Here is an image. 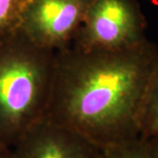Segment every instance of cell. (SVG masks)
<instances>
[{
	"mask_svg": "<svg viewBox=\"0 0 158 158\" xmlns=\"http://www.w3.org/2000/svg\"><path fill=\"white\" fill-rule=\"evenodd\" d=\"M147 21L135 0H90L70 47L81 51H113L145 41Z\"/></svg>",
	"mask_w": 158,
	"mask_h": 158,
	"instance_id": "3957f363",
	"label": "cell"
},
{
	"mask_svg": "<svg viewBox=\"0 0 158 158\" xmlns=\"http://www.w3.org/2000/svg\"><path fill=\"white\" fill-rule=\"evenodd\" d=\"M148 148L151 158H158V135L146 139Z\"/></svg>",
	"mask_w": 158,
	"mask_h": 158,
	"instance_id": "9c48e42d",
	"label": "cell"
},
{
	"mask_svg": "<svg viewBox=\"0 0 158 158\" xmlns=\"http://www.w3.org/2000/svg\"><path fill=\"white\" fill-rule=\"evenodd\" d=\"M100 158H151L147 141L141 137L102 148Z\"/></svg>",
	"mask_w": 158,
	"mask_h": 158,
	"instance_id": "ba28073f",
	"label": "cell"
},
{
	"mask_svg": "<svg viewBox=\"0 0 158 158\" xmlns=\"http://www.w3.org/2000/svg\"><path fill=\"white\" fill-rule=\"evenodd\" d=\"M157 68L158 48L148 40L119 50L58 51L46 117L101 148L138 138Z\"/></svg>",
	"mask_w": 158,
	"mask_h": 158,
	"instance_id": "6da1fadb",
	"label": "cell"
},
{
	"mask_svg": "<svg viewBox=\"0 0 158 158\" xmlns=\"http://www.w3.org/2000/svg\"><path fill=\"white\" fill-rule=\"evenodd\" d=\"M0 158H15L10 147L0 144Z\"/></svg>",
	"mask_w": 158,
	"mask_h": 158,
	"instance_id": "30bf717a",
	"label": "cell"
},
{
	"mask_svg": "<svg viewBox=\"0 0 158 158\" xmlns=\"http://www.w3.org/2000/svg\"><path fill=\"white\" fill-rule=\"evenodd\" d=\"M30 0H0V44L19 31L23 11Z\"/></svg>",
	"mask_w": 158,
	"mask_h": 158,
	"instance_id": "52a82bcc",
	"label": "cell"
},
{
	"mask_svg": "<svg viewBox=\"0 0 158 158\" xmlns=\"http://www.w3.org/2000/svg\"><path fill=\"white\" fill-rule=\"evenodd\" d=\"M90 0H30L19 32L40 48L58 52L70 47Z\"/></svg>",
	"mask_w": 158,
	"mask_h": 158,
	"instance_id": "277c9868",
	"label": "cell"
},
{
	"mask_svg": "<svg viewBox=\"0 0 158 158\" xmlns=\"http://www.w3.org/2000/svg\"><path fill=\"white\" fill-rule=\"evenodd\" d=\"M56 52L40 48L19 31L0 44V144L13 147L46 117Z\"/></svg>",
	"mask_w": 158,
	"mask_h": 158,
	"instance_id": "7a4b0ae2",
	"label": "cell"
},
{
	"mask_svg": "<svg viewBox=\"0 0 158 158\" xmlns=\"http://www.w3.org/2000/svg\"><path fill=\"white\" fill-rule=\"evenodd\" d=\"M15 158H100L102 148L77 132L47 117L13 146Z\"/></svg>",
	"mask_w": 158,
	"mask_h": 158,
	"instance_id": "5b68a950",
	"label": "cell"
},
{
	"mask_svg": "<svg viewBox=\"0 0 158 158\" xmlns=\"http://www.w3.org/2000/svg\"><path fill=\"white\" fill-rule=\"evenodd\" d=\"M158 135V68L148 86L140 116V137Z\"/></svg>",
	"mask_w": 158,
	"mask_h": 158,
	"instance_id": "8992f818",
	"label": "cell"
}]
</instances>
